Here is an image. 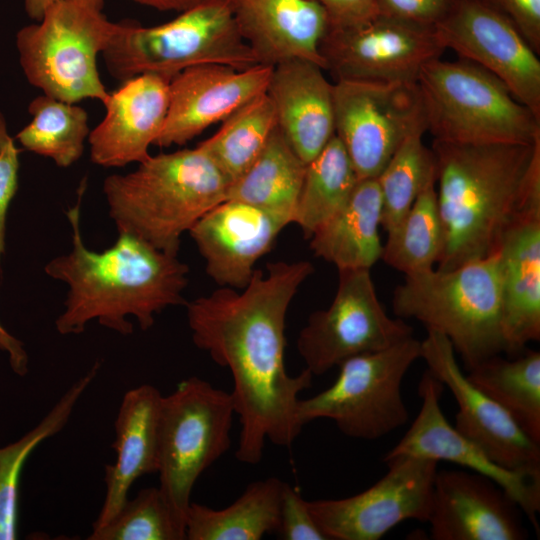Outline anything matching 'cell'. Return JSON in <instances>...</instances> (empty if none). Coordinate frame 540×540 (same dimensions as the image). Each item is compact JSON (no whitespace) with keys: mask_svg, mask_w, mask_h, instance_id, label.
Returning a JSON list of instances; mask_svg holds the SVG:
<instances>
[{"mask_svg":"<svg viewBox=\"0 0 540 540\" xmlns=\"http://www.w3.org/2000/svg\"><path fill=\"white\" fill-rule=\"evenodd\" d=\"M266 268V274L255 269L242 292L219 287L185 304L193 343L232 375L241 424L235 457L249 465L261 461L266 440L292 446L303 428L299 394L313 379L306 368L289 375L284 352L289 305L314 266L305 260L276 261Z\"/></svg>","mask_w":540,"mask_h":540,"instance_id":"cell-1","label":"cell"},{"mask_svg":"<svg viewBox=\"0 0 540 540\" xmlns=\"http://www.w3.org/2000/svg\"><path fill=\"white\" fill-rule=\"evenodd\" d=\"M86 190L84 179L76 203L66 216L72 229V249L50 260L45 273L67 284L64 310L55 327L62 335L81 334L90 321L121 335L133 333L134 317L142 330L168 307L185 305L183 291L189 267L177 255L165 253L144 239L118 232L117 241L96 252L84 244L80 207Z\"/></svg>","mask_w":540,"mask_h":540,"instance_id":"cell-2","label":"cell"},{"mask_svg":"<svg viewBox=\"0 0 540 540\" xmlns=\"http://www.w3.org/2000/svg\"><path fill=\"white\" fill-rule=\"evenodd\" d=\"M432 150L444 234L437 269L496 253L516 222L540 210V139L489 145L434 140Z\"/></svg>","mask_w":540,"mask_h":540,"instance_id":"cell-3","label":"cell"},{"mask_svg":"<svg viewBox=\"0 0 540 540\" xmlns=\"http://www.w3.org/2000/svg\"><path fill=\"white\" fill-rule=\"evenodd\" d=\"M230 183L198 144L149 156L127 174L103 183L109 216L118 232L132 233L177 255L181 236L226 200Z\"/></svg>","mask_w":540,"mask_h":540,"instance_id":"cell-4","label":"cell"},{"mask_svg":"<svg viewBox=\"0 0 540 540\" xmlns=\"http://www.w3.org/2000/svg\"><path fill=\"white\" fill-rule=\"evenodd\" d=\"M392 306L397 317L446 336L467 370L505 352L498 252L453 269L406 275Z\"/></svg>","mask_w":540,"mask_h":540,"instance_id":"cell-5","label":"cell"},{"mask_svg":"<svg viewBox=\"0 0 540 540\" xmlns=\"http://www.w3.org/2000/svg\"><path fill=\"white\" fill-rule=\"evenodd\" d=\"M426 131L461 145L533 144L540 117L494 74L460 58L428 62L417 79Z\"/></svg>","mask_w":540,"mask_h":540,"instance_id":"cell-6","label":"cell"},{"mask_svg":"<svg viewBox=\"0 0 540 540\" xmlns=\"http://www.w3.org/2000/svg\"><path fill=\"white\" fill-rule=\"evenodd\" d=\"M102 57L110 75L121 82L145 73L171 80L203 64L235 69L260 64L225 0H207L157 26L120 23Z\"/></svg>","mask_w":540,"mask_h":540,"instance_id":"cell-7","label":"cell"},{"mask_svg":"<svg viewBox=\"0 0 540 540\" xmlns=\"http://www.w3.org/2000/svg\"><path fill=\"white\" fill-rule=\"evenodd\" d=\"M120 23L102 10L78 3L49 7L40 21L16 34L19 63L28 82L43 94L68 103L109 96L98 71L97 58Z\"/></svg>","mask_w":540,"mask_h":540,"instance_id":"cell-8","label":"cell"},{"mask_svg":"<svg viewBox=\"0 0 540 540\" xmlns=\"http://www.w3.org/2000/svg\"><path fill=\"white\" fill-rule=\"evenodd\" d=\"M232 395L197 376L162 396L158 416L159 489L185 531L191 493L200 475L231 446Z\"/></svg>","mask_w":540,"mask_h":540,"instance_id":"cell-9","label":"cell"},{"mask_svg":"<svg viewBox=\"0 0 540 540\" xmlns=\"http://www.w3.org/2000/svg\"><path fill=\"white\" fill-rule=\"evenodd\" d=\"M420 356L421 341L412 336L387 349L347 359L338 366V377L329 388L300 399L299 422L304 426L327 418L344 435L369 441L389 434L409 418L402 382Z\"/></svg>","mask_w":540,"mask_h":540,"instance_id":"cell-10","label":"cell"},{"mask_svg":"<svg viewBox=\"0 0 540 540\" xmlns=\"http://www.w3.org/2000/svg\"><path fill=\"white\" fill-rule=\"evenodd\" d=\"M330 306L310 314L297 350L313 376L349 358L387 349L413 336V328L383 308L369 269L339 270Z\"/></svg>","mask_w":540,"mask_h":540,"instance_id":"cell-11","label":"cell"},{"mask_svg":"<svg viewBox=\"0 0 540 540\" xmlns=\"http://www.w3.org/2000/svg\"><path fill=\"white\" fill-rule=\"evenodd\" d=\"M333 104L335 136L359 180L376 178L403 140L426 128L417 82L335 81Z\"/></svg>","mask_w":540,"mask_h":540,"instance_id":"cell-12","label":"cell"},{"mask_svg":"<svg viewBox=\"0 0 540 540\" xmlns=\"http://www.w3.org/2000/svg\"><path fill=\"white\" fill-rule=\"evenodd\" d=\"M445 47L435 26L378 14L350 27L327 28L319 53L335 81L416 83Z\"/></svg>","mask_w":540,"mask_h":540,"instance_id":"cell-13","label":"cell"},{"mask_svg":"<svg viewBox=\"0 0 540 540\" xmlns=\"http://www.w3.org/2000/svg\"><path fill=\"white\" fill-rule=\"evenodd\" d=\"M386 474L346 498L307 501L327 540H378L406 520L427 522L438 462L397 455L384 458Z\"/></svg>","mask_w":540,"mask_h":540,"instance_id":"cell-14","label":"cell"},{"mask_svg":"<svg viewBox=\"0 0 540 540\" xmlns=\"http://www.w3.org/2000/svg\"><path fill=\"white\" fill-rule=\"evenodd\" d=\"M420 358L431 374L450 390L457 403L455 429L496 464L540 479V444L467 379L450 340L440 332L427 330L421 341Z\"/></svg>","mask_w":540,"mask_h":540,"instance_id":"cell-15","label":"cell"},{"mask_svg":"<svg viewBox=\"0 0 540 540\" xmlns=\"http://www.w3.org/2000/svg\"><path fill=\"white\" fill-rule=\"evenodd\" d=\"M445 49L498 77L540 117V60L515 25L478 0H457L436 26Z\"/></svg>","mask_w":540,"mask_h":540,"instance_id":"cell-16","label":"cell"},{"mask_svg":"<svg viewBox=\"0 0 540 540\" xmlns=\"http://www.w3.org/2000/svg\"><path fill=\"white\" fill-rule=\"evenodd\" d=\"M444 385L427 369L419 382L421 408L415 420L384 458L397 455L448 461L486 476L500 485L519 505L537 535L540 526V479L506 469L492 461L467 439L443 414L440 400Z\"/></svg>","mask_w":540,"mask_h":540,"instance_id":"cell-17","label":"cell"},{"mask_svg":"<svg viewBox=\"0 0 540 540\" xmlns=\"http://www.w3.org/2000/svg\"><path fill=\"white\" fill-rule=\"evenodd\" d=\"M517 502L496 482L470 470L436 472L428 523L434 540H524Z\"/></svg>","mask_w":540,"mask_h":540,"instance_id":"cell-18","label":"cell"},{"mask_svg":"<svg viewBox=\"0 0 540 540\" xmlns=\"http://www.w3.org/2000/svg\"><path fill=\"white\" fill-rule=\"evenodd\" d=\"M273 66L246 69L203 64L189 67L169 82V106L154 145H184L211 125L222 122L252 98L265 93Z\"/></svg>","mask_w":540,"mask_h":540,"instance_id":"cell-19","label":"cell"},{"mask_svg":"<svg viewBox=\"0 0 540 540\" xmlns=\"http://www.w3.org/2000/svg\"><path fill=\"white\" fill-rule=\"evenodd\" d=\"M286 219L254 205L226 199L205 213L188 231L205 261V271L219 287L242 290L256 262L269 252Z\"/></svg>","mask_w":540,"mask_h":540,"instance_id":"cell-20","label":"cell"},{"mask_svg":"<svg viewBox=\"0 0 540 540\" xmlns=\"http://www.w3.org/2000/svg\"><path fill=\"white\" fill-rule=\"evenodd\" d=\"M170 80L145 73L122 82L103 103L105 116L89 133L90 159L112 168L146 160L169 106Z\"/></svg>","mask_w":540,"mask_h":540,"instance_id":"cell-21","label":"cell"},{"mask_svg":"<svg viewBox=\"0 0 540 540\" xmlns=\"http://www.w3.org/2000/svg\"><path fill=\"white\" fill-rule=\"evenodd\" d=\"M238 31L260 64L302 58L324 70L319 44L327 31L324 9L313 0H225Z\"/></svg>","mask_w":540,"mask_h":540,"instance_id":"cell-22","label":"cell"},{"mask_svg":"<svg viewBox=\"0 0 540 540\" xmlns=\"http://www.w3.org/2000/svg\"><path fill=\"white\" fill-rule=\"evenodd\" d=\"M323 71L312 61L288 59L273 66L266 90L279 130L306 164L335 135L333 84Z\"/></svg>","mask_w":540,"mask_h":540,"instance_id":"cell-23","label":"cell"},{"mask_svg":"<svg viewBox=\"0 0 540 540\" xmlns=\"http://www.w3.org/2000/svg\"><path fill=\"white\" fill-rule=\"evenodd\" d=\"M151 384L128 390L114 422V463L105 466V497L92 531L106 525L128 499L134 482L158 470V416L162 399Z\"/></svg>","mask_w":540,"mask_h":540,"instance_id":"cell-24","label":"cell"},{"mask_svg":"<svg viewBox=\"0 0 540 540\" xmlns=\"http://www.w3.org/2000/svg\"><path fill=\"white\" fill-rule=\"evenodd\" d=\"M505 353L540 339V210L516 222L498 249Z\"/></svg>","mask_w":540,"mask_h":540,"instance_id":"cell-25","label":"cell"},{"mask_svg":"<svg viewBox=\"0 0 540 540\" xmlns=\"http://www.w3.org/2000/svg\"><path fill=\"white\" fill-rule=\"evenodd\" d=\"M381 213L377 179H360L345 205L310 237L311 250L338 271L370 270L382 255Z\"/></svg>","mask_w":540,"mask_h":540,"instance_id":"cell-26","label":"cell"},{"mask_svg":"<svg viewBox=\"0 0 540 540\" xmlns=\"http://www.w3.org/2000/svg\"><path fill=\"white\" fill-rule=\"evenodd\" d=\"M285 482L269 477L250 483L229 506L217 510L191 502L185 519L188 540H259L277 532Z\"/></svg>","mask_w":540,"mask_h":540,"instance_id":"cell-27","label":"cell"},{"mask_svg":"<svg viewBox=\"0 0 540 540\" xmlns=\"http://www.w3.org/2000/svg\"><path fill=\"white\" fill-rule=\"evenodd\" d=\"M306 166L277 126L252 165L229 185L226 199L249 203L293 223Z\"/></svg>","mask_w":540,"mask_h":540,"instance_id":"cell-28","label":"cell"},{"mask_svg":"<svg viewBox=\"0 0 540 540\" xmlns=\"http://www.w3.org/2000/svg\"><path fill=\"white\" fill-rule=\"evenodd\" d=\"M466 377L540 444L539 351L529 350L514 359L493 355L469 369Z\"/></svg>","mask_w":540,"mask_h":540,"instance_id":"cell-29","label":"cell"},{"mask_svg":"<svg viewBox=\"0 0 540 540\" xmlns=\"http://www.w3.org/2000/svg\"><path fill=\"white\" fill-rule=\"evenodd\" d=\"M101 368L93 366L75 381L42 420L19 440L0 448V540L18 535L20 480L23 467L32 452L59 433L68 423L75 406L92 384Z\"/></svg>","mask_w":540,"mask_h":540,"instance_id":"cell-30","label":"cell"},{"mask_svg":"<svg viewBox=\"0 0 540 540\" xmlns=\"http://www.w3.org/2000/svg\"><path fill=\"white\" fill-rule=\"evenodd\" d=\"M277 126L274 104L265 92L232 112L199 145L231 184L256 160Z\"/></svg>","mask_w":540,"mask_h":540,"instance_id":"cell-31","label":"cell"},{"mask_svg":"<svg viewBox=\"0 0 540 540\" xmlns=\"http://www.w3.org/2000/svg\"><path fill=\"white\" fill-rule=\"evenodd\" d=\"M358 181L343 145L334 135L306 166L293 218L306 239L345 205Z\"/></svg>","mask_w":540,"mask_h":540,"instance_id":"cell-32","label":"cell"},{"mask_svg":"<svg viewBox=\"0 0 540 540\" xmlns=\"http://www.w3.org/2000/svg\"><path fill=\"white\" fill-rule=\"evenodd\" d=\"M28 112L30 122L15 136L25 150L50 158L63 168L81 158L90 133L84 108L42 94L30 102Z\"/></svg>","mask_w":540,"mask_h":540,"instance_id":"cell-33","label":"cell"},{"mask_svg":"<svg viewBox=\"0 0 540 540\" xmlns=\"http://www.w3.org/2000/svg\"><path fill=\"white\" fill-rule=\"evenodd\" d=\"M435 184H429L403 219L387 232L381 259L405 276L434 269L443 252L444 234Z\"/></svg>","mask_w":540,"mask_h":540,"instance_id":"cell-34","label":"cell"},{"mask_svg":"<svg viewBox=\"0 0 540 540\" xmlns=\"http://www.w3.org/2000/svg\"><path fill=\"white\" fill-rule=\"evenodd\" d=\"M426 128L408 135L376 177L382 198L381 227L389 232L406 215L419 194L436 183V158L423 143Z\"/></svg>","mask_w":540,"mask_h":540,"instance_id":"cell-35","label":"cell"},{"mask_svg":"<svg viewBox=\"0 0 540 540\" xmlns=\"http://www.w3.org/2000/svg\"><path fill=\"white\" fill-rule=\"evenodd\" d=\"M89 540H184L159 487H146L127 499L103 527L92 531Z\"/></svg>","mask_w":540,"mask_h":540,"instance_id":"cell-36","label":"cell"},{"mask_svg":"<svg viewBox=\"0 0 540 540\" xmlns=\"http://www.w3.org/2000/svg\"><path fill=\"white\" fill-rule=\"evenodd\" d=\"M20 150L8 131L0 110V262L6 248V223L9 207L18 191Z\"/></svg>","mask_w":540,"mask_h":540,"instance_id":"cell-37","label":"cell"},{"mask_svg":"<svg viewBox=\"0 0 540 540\" xmlns=\"http://www.w3.org/2000/svg\"><path fill=\"white\" fill-rule=\"evenodd\" d=\"M277 533L284 540H327L316 524L307 501L286 482L282 492Z\"/></svg>","mask_w":540,"mask_h":540,"instance_id":"cell-38","label":"cell"},{"mask_svg":"<svg viewBox=\"0 0 540 540\" xmlns=\"http://www.w3.org/2000/svg\"><path fill=\"white\" fill-rule=\"evenodd\" d=\"M457 0H377L378 13L399 20L436 26Z\"/></svg>","mask_w":540,"mask_h":540,"instance_id":"cell-39","label":"cell"},{"mask_svg":"<svg viewBox=\"0 0 540 540\" xmlns=\"http://www.w3.org/2000/svg\"><path fill=\"white\" fill-rule=\"evenodd\" d=\"M508 18L540 53V0H478Z\"/></svg>","mask_w":540,"mask_h":540,"instance_id":"cell-40","label":"cell"},{"mask_svg":"<svg viewBox=\"0 0 540 540\" xmlns=\"http://www.w3.org/2000/svg\"><path fill=\"white\" fill-rule=\"evenodd\" d=\"M325 11L328 28L361 24L378 15L377 0H313Z\"/></svg>","mask_w":540,"mask_h":540,"instance_id":"cell-41","label":"cell"},{"mask_svg":"<svg viewBox=\"0 0 540 540\" xmlns=\"http://www.w3.org/2000/svg\"><path fill=\"white\" fill-rule=\"evenodd\" d=\"M0 350L8 355L11 369L18 376L28 373L29 357L22 341L9 333L0 323Z\"/></svg>","mask_w":540,"mask_h":540,"instance_id":"cell-42","label":"cell"},{"mask_svg":"<svg viewBox=\"0 0 540 540\" xmlns=\"http://www.w3.org/2000/svg\"><path fill=\"white\" fill-rule=\"evenodd\" d=\"M60 2H78L102 10L104 0H23L26 14L32 19L40 21L45 11Z\"/></svg>","mask_w":540,"mask_h":540,"instance_id":"cell-43","label":"cell"},{"mask_svg":"<svg viewBox=\"0 0 540 540\" xmlns=\"http://www.w3.org/2000/svg\"><path fill=\"white\" fill-rule=\"evenodd\" d=\"M138 4L157 9L159 11L182 12L199 5L207 0H131Z\"/></svg>","mask_w":540,"mask_h":540,"instance_id":"cell-44","label":"cell"}]
</instances>
